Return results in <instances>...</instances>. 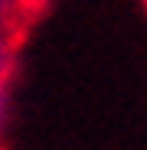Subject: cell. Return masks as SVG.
Returning a JSON list of instances; mask_svg holds the SVG:
<instances>
[{
	"label": "cell",
	"mask_w": 147,
	"mask_h": 150,
	"mask_svg": "<svg viewBox=\"0 0 147 150\" xmlns=\"http://www.w3.org/2000/svg\"><path fill=\"white\" fill-rule=\"evenodd\" d=\"M0 121H4V79H0Z\"/></svg>",
	"instance_id": "7a4b0ae2"
},
{
	"label": "cell",
	"mask_w": 147,
	"mask_h": 150,
	"mask_svg": "<svg viewBox=\"0 0 147 150\" xmlns=\"http://www.w3.org/2000/svg\"><path fill=\"white\" fill-rule=\"evenodd\" d=\"M7 69H10V42L0 36V79L7 75Z\"/></svg>",
	"instance_id": "6da1fadb"
},
{
	"label": "cell",
	"mask_w": 147,
	"mask_h": 150,
	"mask_svg": "<svg viewBox=\"0 0 147 150\" xmlns=\"http://www.w3.org/2000/svg\"><path fill=\"white\" fill-rule=\"evenodd\" d=\"M4 7H7V0H0V13H4Z\"/></svg>",
	"instance_id": "3957f363"
}]
</instances>
